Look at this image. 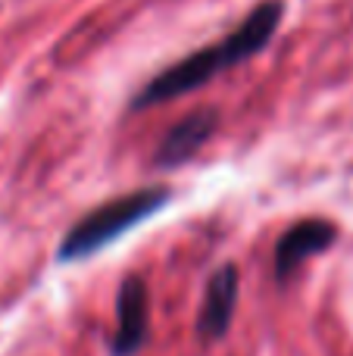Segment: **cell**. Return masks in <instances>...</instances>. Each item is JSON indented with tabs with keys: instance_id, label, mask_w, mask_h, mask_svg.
Returning <instances> with one entry per match:
<instances>
[{
	"instance_id": "1",
	"label": "cell",
	"mask_w": 353,
	"mask_h": 356,
	"mask_svg": "<svg viewBox=\"0 0 353 356\" xmlns=\"http://www.w3.org/2000/svg\"><path fill=\"white\" fill-rule=\"evenodd\" d=\"M281 16H285V3L281 0H263L260 6L244 16V22L238 25L231 35H225L222 41L210 44L204 50H194L185 60L166 66L160 75L147 81L131 100V110H147V106H160L166 100H175L181 94H191L197 88L210 85L219 72L231 66H241L250 56L263 54L272 35L279 31Z\"/></svg>"
},
{
	"instance_id": "2",
	"label": "cell",
	"mask_w": 353,
	"mask_h": 356,
	"mask_svg": "<svg viewBox=\"0 0 353 356\" xmlns=\"http://www.w3.org/2000/svg\"><path fill=\"white\" fill-rule=\"evenodd\" d=\"M169 197H172L169 188H138L131 194L116 197V200L100 203L66 232V238L60 241V250H56V259L60 263H79V259L100 253L113 241L122 238L125 232H131L144 219L160 213L169 203Z\"/></svg>"
},
{
	"instance_id": "3",
	"label": "cell",
	"mask_w": 353,
	"mask_h": 356,
	"mask_svg": "<svg viewBox=\"0 0 353 356\" xmlns=\"http://www.w3.org/2000/svg\"><path fill=\"white\" fill-rule=\"evenodd\" d=\"M338 238V228L329 219H304L291 225L275 244V278L288 282L310 257L329 250Z\"/></svg>"
},
{
	"instance_id": "4",
	"label": "cell",
	"mask_w": 353,
	"mask_h": 356,
	"mask_svg": "<svg viewBox=\"0 0 353 356\" xmlns=\"http://www.w3.org/2000/svg\"><path fill=\"white\" fill-rule=\"evenodd\" d=\"M147 309V288L138 275H129L116 294V334H113V353L116 356H135L144 347L150 325Z\"/></svg>"
},
{
	"instance_id": "5",
	"label": "cell",
	"mask_w": 353,
	"mask_h": 356,
	"mask_svg": "<svg viewBox=\"0 0 353 356\" xmlns=\"http://www.w3.org/2000/svg\"><path fill=\"white\" fill-rule=\"evenodd\" d=\"M219 129V110L213 106H200V110L188 113L181 122H175L172 129L166 131V138L156 147L154 163L160 169H175L181 163H188Z\"/></svg>"
},
{
	"instance_id": "6",
	"label": "cell",
	"mask_w": 353,
	"mask_h": 356,
	"mask_svg": "<svg viewBox=\"0 0 353 356\" xmlns=\"http://www.w3.org/2000/svg\"><path fill=\"white\" fill-rule=\"evenodd\" d=\"M238 266L225 263L222 269H216L206 282L204 291V303H200V316H197V332L206 341H219L225 338V332L231 328L235 319V307H238Z\"/></svg>"
}]
</instances>
